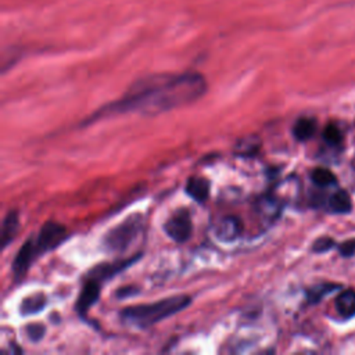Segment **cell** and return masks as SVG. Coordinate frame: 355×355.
I'll list each match as a JSON object with an SVG mask.
<instances>
[{
  "label": "cell",
  "instance_id": "obj_1",
  "mask_svg": "<svg viewBox=\"0 0 355 355\" xmlns=\"http://www.w3.org/2000/svg\"><path fill=\"white\" fill-rule=\"evenodd\" d=\"M207 90L201 73H154L133 82L116 101L100 108L90 121L104 115L136 112L158 115L198 100Z\"/></svg>",
  "mask_w": 355,
  "mask_h": 355
},
{
  "label": "cell",
  "instance_id": "obj_2",
  "mask_svg": "<svg viewBox=\"0 0 355 355\" xmlns=\"http://www.w3.org/2000/svg\"><path fill=\"white\" fill-rule=\"evenodd\" d=\"M190 302H191V298L189 295L178 294V295L162 298L155 302L128 306L122 309L121 319L129 326H133L137 329H147L166 318H171L179 313L187 305H190Z\"/></svg>",
  "mask_w": 355,
  "mask_h": 355
},
{
  "label": "cell",
  "instance_id": "obj_3",
  "mask_svg": "<svg viewBox=\"0 0 355 355\" xmlns=\"http://www.w3.org/2000/svg\"><path fill=\"white\" fill-rule=\"evenodd\" d=\"M143 229V218L140 214L130 215L123 222L110 229L103 239V245L110 252H123L130 247Z\"/></svg>",
  "mask_w": 355,
  "mask_h": 355
},
{
  "label": "cell",
  "instance_id": "obj_4",
  "mask_svg": "<svg viewBox=\"0 0 355 355\" xmlns=\"http://www.w3.org/2000/svg\"><path fill=\"white\" fill-rule=\"evenodd\" d=\"M67 229L62 225L55 222H46L40 227L37 236L33 237V244L37 255L49 252L58 247L67 239Z\"/></svg>",
  "mask_w": 355,
  "mask_h": 355
},
{
  "label": "cell",
  "instance_id": "obj_5",
  "mask_svg": "<svg viewBox=\"0 0 355 355\" xmlns=\"http://www.w3.org/2000/svg\"><path fill=\"white\" fill-rule=\"evenodd\" d=\"M165 233L176 243H184L191 236L193 222L187 209L176 211L164 225Z\"/></svg>",
  "mask_w": 355,
  "mask_h": 355
},
{
  "label": "cell",
  "instance_id": "obj_6",
  "mask_svg": "<svg viewBox=\"0 0 355 355\" xmlns=\"http://www.w3.org/2000/svg\"><path fill=\"white\" fill-rule=\"evenodd\" d=\"M36 257H37V252H36V248L33 244V236H31L22 244V247L18 250V252L12 261V275H14L15 280L24 279L32 261H35Z\"/></svg>",
  "mask_w": 355,
  "mask_h": 355
},
{
  "label": "cell",
  "instance_id": "obj_7",
  "mask_svg": "<svg viewBox=\"0 0 355 355\" xmlns=\"http://www.w3.org/2000/svg\"><path fill=\"white\" fill-rule=\"evenodd\" d=\"M100 280L93 279V277H87L86 283L83 284L78 300H76V311L80 315H85L98 300L100 297Z\"/></svg>",
  "mask_w": 355,
  "mask_h": 355
},
{
  "label": "cell",
  "instance_id": "obj_8",
  "mask_svg": "<svg viewBox=\"0 0 355 355\" xmlns=\"http://www.w3.org/2000/svg\"><path fill=\"white\" fill-rule=\"evenodd\" d=\"M240 230H241L240 220L234 216H226L218 223L215 232L222 241H232L240 234Z\"/></svg>",
  "mask_w": 355,
  "mask_h": 355
},
{
  "label": "cell",
  "instance_id": "obj_9",
  "mask_svg": "<svg viewBox=\"0 0 355 355\" xmlns=\"http://www.w3.org/2000/svg\"><path fill=\"white\" fill-rule=\"evenodd\" d=\"M186 191L196 201H205L209 196V182L204 178L193 176L187 180Z\"/></svg>",
  "mask_w": 355,
  "mask_h": 355
},
{
  "label": "cell",
  "instance_id": "obj_10",
  "mask_svg": "<svg viewBox=\"0 0 355 355\" xmlns=\"http://www.w3.org/2000/svg\"><path fill=\"white\" fill-rule=\"evenodd\" d=\"M135 259L130 258L128 261H118V262H114V263H104V265H98L97 268H94L90 273H89V277H93V279H97V280H104L107 277H111L114 276L115 273L121 272L122 269H125L128 265H130Z\"/></svg>",
  "mask_w": 355,
  "mask_h": 355
},
{
  "label": "cell",
  "instance_id": "obj_11",
  "mask_svg": "<svg viewBox=\"0 0 355 355\" xmlns=\"http://www.w3.org/2000/svg\"><path fill=\"white\" fill-rule=\"evenodd\" d=\"M336 308L343 318H352L355 315V290H344L336 300Z\"/></svg>",
  "mask_w": 355,
  "mask_h": 355
},
{
  "label": "cell",
  "instance_id": "obj_12",
  "mask_svg": "<svg viewBox=\"0 0 355 355\" xmlns=\"http://www.w3.org/2000/svg\"><path fill=\"white\" fill-rule=\"evenodd\" d=\"M18 230V214L15 211H8L1 225V245L3 248L15 237Z\"/></svg>",
  "mask_w": 355,
  "mask_h": 355
},
{
  "label": "cell",
  "instance_id": "obj_13",
  "mask_svg": "<svg viewBox=\"0 0 355 355\" xmlns=\"http://www.w3.org/2000/svg\"><path fill=\"white\" fill-rule=\"evenodd\" d=\"M315 130H316V122L312 118H300L293 126L294 137L301 141L311 139Z\"/></svg>",
  "mask_w": 355,
  "mask_h": 355
},
{
  "label": "cell",
  "instance_id": "obj_14",
  "mask_svg": "<svg viewBox=\"0 0 355 355\" xmlns=\"http://www.w3.org/2000/svg\"><path fill=\"white\" fill-rule=\"evenodd\" d=\"M329 207L331 211L338 212V214H345L349 212L352 208V202L349 196L347 194V191L344 190H337L336 193H333L329 198Z\"/></svg>",
  "mask_w": 355,
  "mask_h": 355
},
{
  "label": "cell",
  "instance_id": "obj_15",
  "mask_svg": "<svg viewBox=\"0 0 355 355\" xmlns=\"http://www.w3.org/2000/svg\"><path fill=\"white\" fill-rule=\"evenodd\" d=\"M261 147V141L258 139V136H245L243 139H240L236 146H234V153L243 157H250L254 155Z\"/></svg>",
  "mask_w": 355,
  "mask_h": 355
},
{
  "label": "cell",
  "instance_id": "obj_16",
  "mask_svg": "<svg viewBox=\"0 0 355 355\" xmlns=\"http://www.w3.org/2000/svg\"><path fill=\"white\" fill-rule=\"evenodd\" d=\"M44 305H46V297L43 294H33L24 298V301L21 302L19 311L22 315H31L43 309Z\"/></svg>",
  "mask_w": 355,
  "mask_h": 355
},
{
  "label": "cell",
  "instance_id": "obj_17",
  "mask_svg": "<svg viewBox=\"0 0 355 355\" xmlns=\"http://www.w3.org/2000/svg\"><path fill=\"white\" fill-rule=\"evenodd\" d=\"M258 212L268 219H273L280 212V205L276 198H262L258 201Z\"/></svg>",
  "mask_w": 355,
  "mask_h": 355
},
{
  "label": "cell",
  "instance_id": "obj_18",
  "mask_svg": "<svg viewBox=\"0 0 355 355\" xmlns=\"http://www.w3.org/2000/svg\"><path fill=\"white\" fill-rule=\"evenodd\" d=\"M311 179L316 186L320 187H326V186H331L337 182L334 173L326 168H316L312 171L311 173Z\"/></svg>",
  "mask_w": 355,
  "mask_h": 355
},
{
  "label": "cell",
  "instance_id": "obj_19",
  "mask_svg": "<svg viewBox=\"0 0 355 355\" xmlns=\"http://www.w3.org/2000/svg\"><path fill=\"white\" fill-rule=\"evenodd\" d=\"M323 139L324 141H327L331 146L340 144L343 140V135L340 132V129L336 125H327L326 129L323 130Z\"/></svg>",
  "mask_w": 355,
  "mask_h": 355
},
{
  "label": "cell",
  "instance_id": "obj_20",
  "mask_svg": "<svg viewBox=\"0 0 355 355\" xmlns=\"http://www.w3.org/2000/svg\"><path fill=\"white\" fill-rule=\"evenodd\" d=\"M333 287L334 286H331V284H319V286H315V287L309 288L308 290V300H309V302H318L324 294L331 291Z\"/></svg>",
  "mask_w": 355,
  "mask_h": 355
},
{
  "label": "cell",
  "instance_id": "obj_21",
  "mask_svg": "<svg viewBox=\"0 0 355 355\" xmlns=\"http://www.w3.org/2000/svg\"><path fill=\"white\" fill-rule=\"evenodd\" d=\"M333 245H334V240L333 239H330V237H320V239H318L313 243L312 250L315 252H324V251L330 250Z\"/></svg>",
  "mask_w": 355,
  "mask_h": 355
},
{
  "label": "cell",
  "instance_id": "obj_22",
  "mask_svg": "<svg viewBox=\"0 0 355 355\" xmlns=\"http://www.w3.org/2000/svg\"><path fill=\"white\" fill-rule=\"evenodd\" d=\"M26 333H28V337L33 341H37L43 337L44 334V327L42 324H32V326H28L26 329Z\"/></svg>",
  "mask_w": 355,
  "mask_h": 355
},
{
  "label": "cell",
  "instance_id": "obj_23",
  "mask_svg": "<svg viewBox=\"0 0 355 355\" xmlns=\"http://www.w3.org/2000/svg\"><path fill=\"white\" fill-rule=\"evenodd\" d=\"M340 252L344 255V257H349L355 252V239L354 240H348V241H344L341 245H340Z\"/></svg>",
  "mask_w": 355,
  "mask_h": 355
}]
</instances>
